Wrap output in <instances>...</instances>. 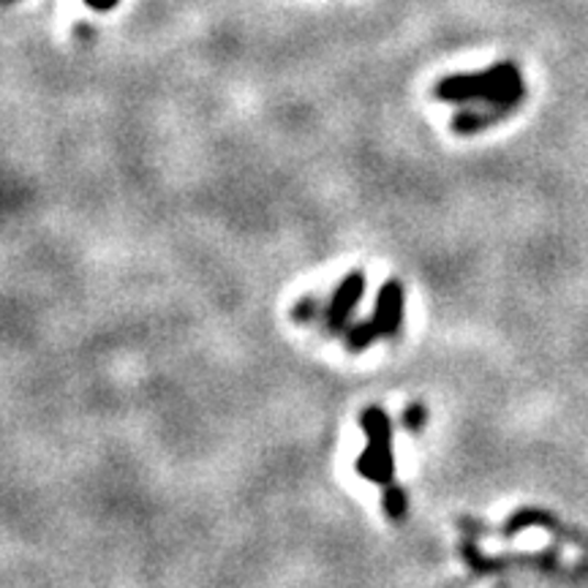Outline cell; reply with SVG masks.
Instances as JSON below:
<instances>
[{
	"label": "cell",
	"instance_id": "cell-1",
	"mask_svg": "<svg viewBox=\"0 0 588 588\" xmlns=\"http://www.w3.org/2000/svg\"><path fill=\"white\" fill-rule=\"evenodd\" d=\"M439 101L469 104L453 118L455 134H477L518 110L526 99V79L512 60L493 63L488 71L453 74L433 88Z\"/></svg>",
	"mask_w": 588,
	"mask_h": 588
},
{
	"label": "cell",
	"instance_id": "cell-2",
	"mask_svg": "<svg viewBox=\"0 0 588 588\" xmlns=\"http://www.w3.org/2000/svg\"><path fill=\"white\" fill-rule=\"evenodd\" d=\"M359 425L365 431V450L357 458L359 477L370 479L376 485H392L396 479V447H392V422L385 409L368 407L359 417Z\"/></svg>",
	"mask_w": 588,
	"mask_h": 588
},
{
	"label": "cell",
	"instance_id": "cell-3",
	"mask_svg": "<svg viewBox=\"0 0 588 588\" xmlns=\"http://www.w3.org/2000/svg\"><path fill=\"white\" fill-rule=\"evenodd\" d=\"M363 295H365V276L359 270H354L339 284L335 295L330 297L328 308H324V324H328L330 333H344L346 324H350V319L354 317V311H357L359 300H363Z\"/></svg>",
	"mask_w": 588,
	"mask_h": 588
},
{
	"label": "cell",
	"instance_id": "cell-4",
	"mask_svg": "<svg viewBox=\"0 0 588 588\" xmlns=\"http://www.w3.org/2000/svg\"><path fill=\"white\" fill-rule=\"evenodd\" d=\"M374 324L379 330L381 339H396L398 330L403 324V287L398 278L385 281V287L379 289L376 297V311H374Z\"/></svg>",
	"mask_w": 588,
	"mask_h": 588
},
{
	"label": "cell",
	"instance_id": "cell-5",
	"mask_svg": "<svg viewBox=\"0 0 588 588\" xmlns=\"http://www.w3.org/2000/svg\"><path fill=\"white\" fill-rule=\"evenodd\" d=\"M379 339L381 335H379V330H376L374 319H365V322L354 324V328L346 330V346H350L352 352L368 350V346Z\"/></svg>",
	"mask_w": 588,
	"mask_h": 588
},
{
	"label": "cell",
	"instance_id": "cell-6",
	"mask_svg": "<svg viewBox=\"0 0 588 588\" xmlns=\"http://www.w3.org/2000/svg\"><path fill=\"white\" fill-rule=\"evenodd\" d=\"M407 493H403L401 488H398L396 482L387 485L385 488V512L392 518V521H398V518L407 515Z\"/></svg>",
	"mask_w": 588,
	"mask_h": 588
},
{
	"label": "cell",
	"instance_id": "cell-7",
	"mask_svg": "<svg viewBox=\"0 0 588 588\" xmlns=\"http://www.w3.org/2000/svg\"><path fill=\"white\" fill-rule=\"evenodd\" d=\"M422 425H425V407L414 403V407H409L407 412H403V428H407L409 433H417Z\"/></svg>",
	"mask_w": 588,
	"mask_h": 588
},
{
	"label": "cell",
	"instance_id": "cell-8",
	"mask_svg": "<svg viewBox=\"0 0 588 588\" xmlns=\"http://www.w3.org/2000/svg\"><path fill=\"white\" fill-rule=\"evenodd\" d=\"M313 313H317V302H313V300H300L295 306L292 319H295V322H308V319H313Z\"/></svg>",
	"mask_w": 588,
	"mask_h": 588
},
{
	"label": "cell",
	"instance_id": "cell-9",
	"mask_svg": "<svg viewBox=\"0 0 588 588\" xmlns=\"http://www.w3.org/2000/svg\"><path fill=\"white\" fill-rule=\"evenodd\" d=\"M85 3H88L93 11H112L120 0H85Z\"/></svg>",
	"mask_w": 588,
	"mask_h": 588
},
{
	"label": "cell",
	"instance_id": "cell-10",
	"mask_svg": "<svg viewBox=\"0 0 588 588\" xmlns=\"http://www.w3.org/2000/svg\"><path fill=\"white\" fill-rule=\"evenodd\" d=\"M9 3H11V0H9Z\"/></svg>",
	"mask_w": 588,
	"mask_h": 588
}]
</instances>
